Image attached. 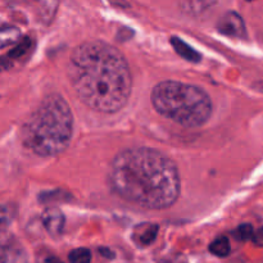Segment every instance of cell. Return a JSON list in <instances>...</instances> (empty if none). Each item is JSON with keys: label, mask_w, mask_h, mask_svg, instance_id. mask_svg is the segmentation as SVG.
<instances>
[{"label": "cell", "mask_w": 263, "mask_h": 263, "mask_svg": "<svg viewBox=\"0 0 263 263\" xmlns=\"http://www.w3.org/2000/svg\"><path fill=\"white\" fill-rule=\"evenodd\" d=\"M108 182L115 194L148 210H166L181 190L179 170L162 152L152 148L122 151L110 163Z\"/></svg>", "instance_id": "obj_2"}, {"label": "cell", "mask_w": 263, "mask_h": 263, "mask_svg": "<svg viewBox=\"0 0 263 263\" xmlns=\"http://www.w3.org/2000/svg\"><path fill=\"white\" fill-rule=\"evenodd\" d=\"M170 41H171V45L174 46L176 53L179 54L180 57H182L185 61L192 62V63H198V62H200L202 55H200L199 51H197L193 46H190L189 44L185 43L182 39L177 37V36H172Z\"/></svg>", "instance_id": "obj_8"}, {"label": "cell", "mask_w": 263, "mask_h": 263, "mask_svg": "<svg viewBox=\"0 0 263 263\" xmlns=\"http://www.w3.org/2000/svg\"><path fill=\"white\" fill-rule=\"evenodd\" d=\"M217 0H185L184 9L192 14H200L208 8L216 4Z\"/></svg>", "instance_id": "obj_13"}, {"label": "cell", "mask_w": 263, "mask_h": 263, "mask_svg": "<svg viewBox=\"0 0 263 263\" xmlns=\"http://www.w3.org/2000/svg\"><path fill=\"white\" fill-rule=\"evenodd\" d=\"M41 221H43V225L45 228V230L51 236H58L63 233L66 218H64V215L62 213V211L58 210V208L50 207L44 211L43 216H41Z\"/></svg>", "instance_id": "obj_7"}, {"label": "cell", "mask_w": 263, "mask_h": 263, "mask_svg": "<svg viewBox=\"0 0 263 263\" xmlns=\"http://www.w3.org/2000/svg\"><path fill=\"white\" fill-rule=\"evenodd\" d=\"M73 116L63 97L51 94L40 103L22 128L23 144L40 157H55L68 148Z\"/></svg>", "instance_id": "obj_3"}, {"label": "cell", "mask_w": 263, "mask_h": 263, "mask_svg": "<svg viewBox=\"0 0 263 263\" xmlns=\"http://www.w3.org/2000/svg\"><path fill=\"white\" fill-rule=\"evenodd\" d=\"M44 263H63V262H62L59 258H57V257L50 256V257H48V258L45 259V262H44Z\"/></svg>", "instance_id": "obj_20"}, {"label": "cell", "mask_w": 263, "mask_h": 263, "mask_svg": "<svg viewBox=\"0 0 263 263\" xmlns=\"http://www.w3.org/2000/svg\"><path fill=\"white\" fill-rule=\"evenodd\" d=\"M247 2H254V0H247Z\"/></svg>", "instance_id": "obj_22"}, {"label": "cell", "mask_w": 263, "mask_h": 263, "mask_svg": "<svg viewBox=\"0 0 263 263\" xmlns=\"http://www.w3.org/2000/svg\"><path fill=\"white\" fill-rule=\"evenodd\" d=\"M13 62H14V61H12V59H10L8 55L0 57V72L7 71V69L12 68Z\"/></svg>", "instance_id": "obj_19"}, {"label": "cell", "mask_w": 263, "mask_h": 263, "mask_svg": "<svg viewBox=\"0 0 263 263\" xmlns=\"http://www.w3.org/2000/svg\"><path fill=\"white\" fill-rule=\"evenodd\" d=\"M58 0H39V12L44 22L48 25L55 15L58 9Z\"/></svg>", "instance_id": "obj_11"}, {"label": "cell", "mask_w": 263, "mask_h": 263, "mask_svg": "<svg viewBox=\"0 0 263 263\" xmlns=\"http://www.w3.org/2000/svg\"><path fill=\"white\" fill-rule=\"evenodd\" d=\"M157 234H158V226L153 223H145L136 229L134 239L140 247H148L156 240Z\"/></svg>", "instance_id": "obj_9"}, {"label": "cell", "mask_w": 263, "mask_h": 263, "mask_svg": "<svg viewBox=\"0 0 263 263\" xmlns=\"http://www.w3.org/2000/svg\"><path fill=\"white\" fill-rule=\"evenodd\" d=\"M30 48H31V39L26 36V37L21 39V40L15 44L14 48H13L7 55L9 57L12 61H15V59H20L21 57L25 55Z\"/></svg>", "instance_id": "obj_14"}, {"label": "cell", "mask_w": 263, "mask_h": 263, "mask_svg": "<svg viewBox=\"0 0 263 263\" xmlns=\"http://www.w3.org/2000/svg\"><path fill=\"white\" fill-rule=\"evenodd\" d=\"M217 30L222 35L236 39L247 37V28L244 20L236 12H228L220 18L217 23Z\"/></svg>", "instance_id": "obj_6"}, {"label": "cell", "mask_w": 263, "mask_h": 263, "mask_svg": "<svg viewBox=\"0 0 263 263\" xmlns=\"http://www.w3.org/2000/svg\"><path fill=\"white\" fill-rule=\"evenodd\" d=\"M210 252L217 257H226L230 254L231 246L230 241L226 236H220L216 240H213L210 246Z\"/></svg>", "instance_id": "obj_12"}, {"label": "cell", "mask_w": 263, "mask_h": 263, "mask_svg": "<svg viewBox=\"0 0 263 263\" xmlns=\"http://www.w3.org/2000/svg\"><path fill=\"white\" fill-rule=\"evenodd\" d=\"M21 40V31L14 26H5L0 28V49L14 45Z\"/></svg>", "instance_id": "obj_10"}, {"label": "cell", "mask_w": 263, "mask_h": 263, "mask_svg": "<svg viewBox=\"0 0 263 263\" xmlns=\"http://www.w3.org/2000/svg\"><path fill=\"white\" fill-rule=\"evenodd\" d=\"M99 252H100V253L103 254V256L108 257V258H110V257H113V253H112V252H110V251H107V249H105V248L99 249Z\"/></svg>", "instance_id": "obj_21"}, {"label": "cell", "mask_w": 263, "mask_h": 263, "mask_svg": "<svg viewBox=\"0 0 263 263\" xmlns=\"http://www.w3.org/2000/svg\"><path fill=\"white\" fill-rule=\"evenodd\" d=\"M13 217V213L8 205L0 204V226L7 225Z\"/></svg>", "instance_id": "obj_17"}, {"label": "cell", "mask_w": 263, "mask_h": 263, "mask_svg": "<svg viewBox=\"0 0 263 263\" xmlns=\"http://www.w3.org/2000/svg\"><path fill=\"white\" fill-rule=\"evenodd\" d=\"M0 263H28L27 253L13 238L0 235Z\"/></svg>", "instance_id": "obj_5"}, {"label": "cell", "mask_w": 263, "mask_h": 263, "mask_svg": "<svg viewBox=\"0 0 263 263\" xmlns=\"http://www.w3.org/2000/svg\"><path fill=\"white\" fill-rule=\"evenodd\" d=\"M68 76L77 97L97 112H118L131 95L127 61L117 48L103 41H87L72 51Z\"/></svg>", "instance_id": "obj_1"}, {"label": "cell", "mask_w": 263, "mask_h": 263, "mask_svg": "<svg viewBox=\"0 0 263 263\" xmlns=\"http://www.w3.org/2000/svg\"><path fill=\"white\" fill-rule=\"evenodd\" d=\"M253 233H254L253 226L249 225V223H243V225H240L238 229H236L235 233H234V236H235L238 240L247 241L249 240V239H252Z\"/></svg>", "instance_id": "obj_16"}, {"label": "cell", "mask_w": 263, "mask_h": 263, "mask_svg": "<svg viewBox=\"0 0 263 263\" xmlns=\"http://www.w3.org/2000/svg\"><path fill=\"white\" fill-rule=\"evenodd\" d=\"M252 240H253L254 246L263 248V226L259 228L257 231H254L253 236H252Z\"/></svg>", "instance_id": "obj_18"}, {"label": "cell", "mask_w": 263, "mask_h": 263, "mask_svg": "<svg viewBox=\"0 0 263 263\" xmlns=\"http://www.w3.org/2000/svg\"><path fill=\"white\" fill-rule=\"evenodd\" d=\"M69 263H91V252L86 248H76L68 254Z\"/></svg>", "instance_id": "obj_15"}, {"label": "cell", "mask_w": 263, "mask_h": 263, "mask_svg": "<svg viewBox=\"0 0 263 263\" xmlns=\"http://www.w3.org/2000/svg\"><path fill=\"white\" fill-rule=\"evenodd\" d=\"M151 98L159 115L185 127H199L212 115L210 95L195 85L174 80L159 82L152 90Z\"/></svg>", "instance_id": "obj_4"}]
</instances>
